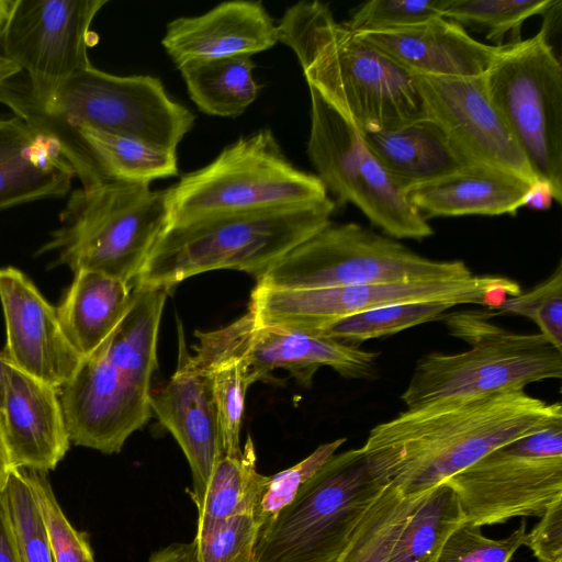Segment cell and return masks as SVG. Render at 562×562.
<instances>
[{
	"label": "cell",
	"instance_id": "1",
	"mask_svg": "<svg viewBox=\"0 0 562 562\" xmlns=\"http://www.w3.org/2000/svg\"><path fill=\"white\" fill-rule=\"evenodd\" d=\"M562 418L560 402L525 391L406 408L374 426L362 448L404 496L428 493L493 449Z\"/></svg>",
	"mask_w": 562,
	"mask_h": 562
},
{
	"label": "cell",
	"instance_id": "2",
	"mask_svg": "<svg viewBox=\"0 0 562 562\" xmlns=\"http://www.w3.org/2000/svg\"><path fill=\"white\" fill-rule=\"evenodd\" d=\"M277 29L308 88L361 134L428 117L414 76L337 22L328 4L300 1Z\"/></svg>",
	"mask_w": 562,
	"mask_h": 562
},
{
	"label": "cell",
	"instance_id": "3",
	"mask_svg": "<svg viewBox=\"0 0 562 562\" xmlns=\"http://www.w3.org/2000/svg\"><path fill=\"white\" fill-rule=\"evenodd\" d=\"M336 207L325 200L284 207L220 214L167 226L135 284L171 290L195 274L220 269L259 278L295 246L324 228Z\"/></svg>",
	"mask_w": 562,
	"mask_h": 562
},
{
	"label": "cell",
	"instance_id": "4",
	"mask_svg": "<svg viewBox=\"0 0 562 562\" xmlns=\"http://www.w3.org/2000/svg\"><path fill=\"white\" fill-rule=\"evenodd\" d=\"M485 311L446 313L449 334L470 347L431 352L417 360L401 395L406 408L524 391L528 384L562 376V351L539 333L517 334L490 322Z\"/></svg>",
	"mask_w": 562,
	"mask_h": 562
},
{
	"label": "cell",
	"instance_id": "5",
	"mask_svg": "<svg viewBox=\"0 0 562 562\" xmlns=\"http://www.w3.org/2000/svg\"><path fill=\"white\" fill-rule=\"evenodd\" d=\"M0 102L32 125L56 128L91 126L176 151L194 124V115L172 100L151 76H116L92 65L68 78L43 105L26 83L8 81Z\"/></svg>",
	"mask_w": 562,
	"mask_h": 562
},
{
	"label": "cell",
	"instance_id": "6",
	"mask_svg": "<svg viewBox=\"0 0 562 562\" xmlns=\"http://www.w3.org/2000/svg\"><path fill=\"white\" fill-rule=\"evenodd\" d=\"M390 482L383 462L362 447L335 453L260 529L254 562H337Z\"/></svg>",
	"mask_w": 562,
	"mask_h": 562
},
{
	"label": "cell",
	"instance_id": "7",
	"mask_svg": "<svg viewBox=\"0 0 562 562\" xmlns=\"http://www.w3.org/2000/svg\"><path fill=\"white\" fill-rule=\"evenodd\" d=\"M60 222L40 252H55L56 265L74 273L90 270L134 283L168 226L165 191L125 182L80 188Z\"/></svg>",
	"mask_w": 562,
	"mask_h": 562
},
{
	"label": "cell",
	"instance_id": "8",
	"mask_svg": "<svg viewBox=\"0 0 562 562\" xmlns=\"http://www.w3.org/2000/svg\"><path fill=\"white\" fill-rule=\"evenodd\" d=\"M168 226L325 200L316 175L296 168L269 128L239 137L209 165L164 190Z\"/></svg>",
	"mask_w": 562,
	"mask_h": 562
},
{
	"label": "cell",
	"instance_id": "9",
	"mask_svg": "<svg viewBox=\"0 0 562 562\" xmlns=\"http://www.w3.org/2000/svg\"><path fill=\"white\" fill-rule=\"evenodd\" d=\"M472 276L462 260L430 259L360 224L330 222L267 269L257 285L316 289L461 280Z\"/></svg>",
	"mask_w": 562,
	"mask_h": 562
},
{
	"label": "cell",
	"instance_id": "10",
	"mask_svg": "<svg viewBox=\"0 0 562 562\" xmlns=\"http://www.w3.org/2000/svg\"><path fill=\"white\" fill-rule=\"evenodd\" d=\"M486 92L537 179L562 201V67L546 25L504 44L483 76Z\"/></svg>",
	"mask_w": 562,
	"mask_h": 562
},
{
	"label": "cell",
	"instance_id": "11",
	"mask_svg": "<svg viewBox=\"0 0 562 562\" xmlns=\"http://www.w3.org/2000/svg\"><path fill=\"white\" fill-rule=\"evenodd\" d=\"M445 483L476 526L541 517L562 498V418L493 449Z\"/></svg>",
	"mask_w": 562,
	"mask_h": 562
},
{
	"label": "cell",
	"instance_id": "12",
	"mask_svg": "<svg viewBox=\"0 0 562 562\" xmlns=\"http://www.w3.org/2000/svg\"><path fill=\"white\" fill-rule=\"evenodd\" d=\"M307 154L326 191L339 203H351L384 235L423 240L430 224L408 203L360 132L313 88Z\"/></svg>",
	"mask_w": 562,
	"mask_h": 562
},
{
	"label": "cell",
	"instance_id": "13",
	"mask_svg": "<svg viewBox=\"0 0 562 562\" xmlns=\"http://www.w3.org/2000/svg\"><path fill=\"white\" fill-rule=\"evenodd\" d=\"M521 286L501 276L461 280L360 284L316 289L256 285L248 312L259 326L317 331L347 316L405 303L442 302L453 306L487 304L496 294L518 295Z\"/></svg>",
	"mask_w": 562,
	"mask_h": 562
},
{
	"label": "cell",
	"instance_id": "14",
	"mask_svg": "<svg viewBox=\"0 0 562 562\" xmlns=\"http://www.w3.org/2000/svg\"><path fill=\"white\" fill-rule=\"evenodd\" d=\"M108 0H15L0 32V53L26 71L27 91L43 105L72 75L91 65V24Z\"/></svg>",
	"mask_w": 562,
	"mask_h": 562
},
{
	"label": "cell",
	"instance_id": "15",
	"mask_svg": "<svg viewBox=\"0 0 562 562\" xmlns=\"http://www.w3.org/2000/svg\"><path fill=\"white\" fill-rule=\"evenodd\" d=\"M428 117L470 164L512 173L529 183L536 175L503 117L492 103L482 77L412 74Z\"/></svg>",
	"mask_w": 562,
	"mask_h": 562
},
{
	"label": "cell",
	"instance_id": "16",
	"mask_svg": "<svg viewBox=\"0 0 562 562\" xmlns=\"http://www.w3.org/2000/svg\"><path fill=\"white\" fill-rule=\"evenodd\" d=\"M150 392L95 350L59 389L70 442L102 453L120 452L149 419Z\"/></svg>",
	"mask_w": 562,
	"mask_h": 562
},
{
	"label": "cell",
	"instance_id": "17",
	"mask_svg": "<svg viewBox=\"0 0 562 562\" xmlns=\"http://www.w3.org/2000/svg\"><path fill=\"white\" fill-rule=\"evenodd\" d=\"M221 330L232 349L244 359L251 384L267 381L276 369L289 371L306 386L322 367H329L348 379L376 375L379 352L314 331L259 326L249 312Z\"/></svg>",
	"mask_w": 562,
	"mask_h": 562
},
{
	"label": "cell",
	"instance_id": "18",
	"mask_svg": "<svg viewBox=\"0 0 562 562\" xmlns=\"http://www.w3.org/2000/svg\"><path fill=\"white\" fill-rule=\"evenodd\" d=\"M0 301L11 366L58 390L67 384L83 358L65 336L56 307L14 267L0 268Z\"/></svg>",
	"mask_w": 562,
	"mask_h": 562
},
{
	"label": "cell",
	"instance_id": "19",
	"mask_svg": "<svg viewBox=\"0 0 562 562\" xmlns=\"http://www.w3.org/2000/svg\"><path fill=\"white\" fill-rule=\"evenodd\" d=\"M170 380L150 392L149 406L182 449L193 477L194 504L204 494L211 473L223 454L217 409L211 376L184 351Z\"/></svg>",
	"mask_w": 562,
	"mask_h": 562
},
{
	"label": "cell",
	"instance_id": "20",
	"mask_svg": "<svg viewBox=\"0 0 562 562\" xmlns=\"http://www.w3.org/2000/svg\"><path fill=\"white\" fill-rule=\"evenodd\" d=\"M13 469L46 473L70 447L59 390L11 366L1 409Z\"/></svg>",
	"mask_w": 562,
	"mask_h": 562
},
{
	"label": "cell",
	"instance_id": "21",
	"mask_svg": "<svg viewBox=\"0 0 562 562\" xmlns=\"http://www.w3.org/2000/svg\"><path fill=\"white\" fill-rule=\"evenodd\" d=\"M279 42L278 29L261 1H225L196 16L167 24L161 44L178 66L190 61L249 56Z\"/></svg>",
	"mask_w": 562,
	"mask_h": 562
},
{
	"label": "cell",
	"instance_id": "22",
	"mask_svg": "<svg viewBox=\"0 0 562 562\" xmlns=\"http://www.w3.org/2000/svg\"><path fill=\"white\" fill-rule=\"evenodd\" d=\"M55 135L81 188L105 182L149 184L178 175L176 151L91 126L56 128L34 125Z\"/></svg>",
	"mask_w": 562,
	"mask_h": 562
},
{
	"label": "cell",
	"instance_id": "23",
	"mask_svg": "<svg viewBox=\"0 0 562 562\" xmlns=\"http://www.w3.org/2000/svg\"><path fill=\"white\" fill-rule=\"evenodd\" d=\"M356 35L411 74L438 77H482L503 47L476 41L443 16Z\"/></svg>",
	"mask_w": 562,
	"mask_h": 562
},
{
	"label": "cell",
	"instance_id": "24",
	"mask_svg": "<svg viewBox=\"0 0 562 562\" xmlns=\"http://www.w3.org/2000/svg\"><path fill=\"white\" fill-rule=\"evenodd\" d=\"M75 173L58 138L18 117H0V211L65 196Z\"/></svg>",
	"mask_w": 562,
	"mask_h": 562
},
{
	"label": "cell",
	"instance_id": "25",
	"mask_svg": "<svg viewBox=\"0 0 562 562\" xmlns=\"http://www.w3.org/2000/svg\"><path fill=\"white\" fill-rule=\"evenodd\" d=\"M529 184L503 170L470 165L404 193L426 221L437 216L515 215Z\"/></svg>",
	"mask_w": 562,
	"mask_h": 562
},
{
	"label": "cell",
	"instance_id": "26",
	"mask_svg": "<svg viewBox=\"0 0 562 562\" xmlns=\"http://www.w3.org/2000/svg\"><path fill=\"white\" fill-rule=\"evenodd\" d=\"M361 135L404 191L470 166L430 117Z\"/></svg>",
	"mask_w": 562,
	"mask_h": 562
},
{
	"label": "cell",
	"instance_id": "27",
	"mask_svg": "<svg viewBox=\"0 0 562 562\" xmlns=\"http://www.w3.org/2000/svg\"><path fill=\"white\" fill-rule=\"evenodd\" d=\"M133 283L90 270L75 272L56 307L65 336L85 359L111 335L126 313Z\"/></svg>",
	"mask_w": 562,
	"mask_h": 562
},
{
	"label": "cell",
	"instance_id": "28",
	"mask_svg": "<svg viewBox=\"0 0 562 562\" xmlns=\"http://www.w3.org/2000/svg\"><path fill=\"white\" fill-rule=\"evenodd\" d=\"M170 289L134 284L130 306L111 335L97 349L136 384L151 391L157 340Z\"/></svg>",
	"mask_w": 562,
	"mask_h": 562
},
{
	"label": "cell",
	"instance_id": "29",
	"mask_svg": "<svg viewBox=\"0 0 562 562\" xmlns=\"http://www.w3.org/2000/svg\"><path fill=\"white\" fill-rule=\"evenodd\" d=\"M199 345L192 358L211 376L217 409L222 451L236 457L243 452L240 427L245 396L251 385L240 355L232 349L221 329L196 333Z\"/></svg>",
	"mask_w": 562,
	"mask_h": 562
},
{
	"label": "cell",
	"instance_id": "30",
	"mask_svg": "<svg viewBox=\"0 0 562 562\" xmlns=\"http://www.w3.org/2000/svg\"><path fill=\"white\" fill-rule=\"evenodd\" d=\"M256 64L249 56L196 60L178 66L188 93L199 110L217 116H237L257 98Z\"/></svg>",
	"mask_w": 562,
	"mask_h": 562
},
{
	"label": "cell",
	"instance_id": "31",
	"mask_svg": "<svg viewBox=\"0 0 562 562\" xmlns=\"http://www.w3.org/2000/svg\"><path fill=\"white\" fill-rule=\"evenodd\" d=\"M256 461L254 442L249 436L239 456H221L201 501L195 504L196 526L241 514H255L269 480L268 475L257 471Z\"/></svg>",
	"mask_w": 562,
	"mask_h": 562
},
{
	"label": "cell",
	"instance_id": "32",
	"mask_svg": "<svg viewBox=\"0 0 562 562\" xmlns=\"http://www.w3.org/2000/svg\"><path fill=\"white\" fill-rule=\"evenodd\" d=\"M465 521L456 492L443 483L411 514L387 562H437L450 535Z\"/></svg>",
	"mask_w": 562,
	"mask_h": 562
},
{
	"label": "cell",
	"instance_id": "33",
	"mask_svg": "<svg viewBox=\"0 0 562 562\" xmlns=\"http://www.w3.org/2000/svg\"><path fill=\"white\" fill-rule=\"evenodd\" d=\"M426 494L407 497L390 482L361 518L337 562H387L403 527Z\"/></svg>",
	"mask_w": 562,
	"mask_h": 562
},
{
	"label": "cell",
	"instance_id": "34",
	"mask_svg": "<svg viewBox=\"0 0 562 562\" xmlns=\"http://www.w3.org/2000/svg\"><path fill=\"white\" fill-rule=\"evenodd\" d=\"M560 0H443L442 16L462 27L485 32L494 46H502L507 34L512 43L520 41L522 23L530 16L546 14ZM510 43V44H512Z\"/></svg>",
	"mask_w": 562,
	"mask_h": 562
},
{
	"label": "cell",
	"instance_id": "35",
	"mask_svg": "<svg viewBox=\"0 0 562 562\" xmlns=\"http://www.w3.org/2000/svg\"><path fill=\"white\" fill-rule=\"evenodd\" d=\"M453 307L450 303L420 302L383 306L353 314L314 331L334 340L358 346L411 327L439 321Z\"/></svg>",
	"mask_w": 562,
	"mask_h": 562
},
{
	"label": "cell",
	"instance_id": "36",
	"mask_svg": "<svg viewBox=\"0 0 562 562\" xmlns=\"http://www.w3.org/2000/svg\"><path fill=\"white\" fill-rule=\"evenodd\" d=\"M3 493L22 561L54 562L47 527L27 471L13 469Z\"/></svg>",
	"mask_w": 562,
	"mask_h": 562
},
{
	"label": "cell",
	"instance_id": "37",
	"mask_svg": "<svg viewBox=\"0 0 562 562\" xmlns=\"http://www.w3.org/2000/svg\"><path fill=\"white\" fill-rule=\"evenodd\" d=\"M260 531L254 513L196 526L198 562H254Z\"/></svg>",
	"mask_w": 562,
	"mask_h": 562
},
{
	"label": "cell",
	"instance_id": "38",
	"mask_svg": "<svg viewBox=\"0 0 562 562\" xmlns=\"http://www.w3.org/2000/svg\"><path fill=\"white\" fill-rule=\"evenodd\" d=\"M486 315H520L531 319L540 335L562 351V263L527 293L509 296L485 311Z\"/></svg>",
	"mask_w": 562,
	"mask_h": 562
},
{
	"label": "cell",
	"instance_id": "39",
	"mask_svg": "<svg viewBox=\"0 0 562 562\" xmlns=\"http://www.w3.org/2000/svg\"><path fill=\"white\" fill-rule=\"evenodd\" d=\"M27 475L47 527L54 562H95L87 533L67 519L44 473L27 471Z\"/></svg>",
	"mask_w": 562,
	"mask_h": 562
},
{
	"label": "cell",
	"instance_id": "40",
	"mask_svg": "<svg viewBox=\"0 0 562 562\" xmlns=\"http://www.w3.org/2000/svg\"><path fill=\"white\" fill-rule=\"evenodd\" d=\"M443 0H371L358 5L344 25L356 34L393 31L442 16Z\"/></svg>",
	"mask_w": 562,
	"mask_h": 562
},
{
	"label": "cell",
	"instance_id": "41",
	"mask_svg": "<svg viewBox=\"0 0 562 562\" xmlns=\"http://www.w3.org/2000/svg\"><path fill=\"white\" fill-rule=\"evenodd\" d=\"M526 537L524 520L509 536L498 540L485 537L480 526L465 520L447 539L437 562H509Z\"/></svg>",
	"mask_w": 562,
	"mask_h": 562
},
{
	"label": "cell",
	"instance_id": "42",
	"mask_svg": "<svg viewBox=\"0 0 562 562\" xmlns=\"http://www.w3.org/2000/svg\"><path fill=\"white\" fill-rule=\"evenodd\" d=\"M346 441L339 438L318 446L308 457L272 476L255 510L260 529L269 524L283 507L292 502L300 487L330 458Z\"/></svg>",
	"mask_w": 562,
	"mask_h": 562
},
{
	"label": "cell",
	"instance_id": "43",
	"mask_svg": "<svg viewBox=\"0 0 562 562\" xmlns=\"http://www.w3.org/2000/svg\"><path fill=\"white\" fill-rule=\"evenodd\" d=\"M527 532V546L539 562H562V498L554 501Z\"/></svg>",
	"mask_w": 562,
	"mask_h": 562
},
{
	"label": "cell",
	"instance_id": "44",
	"mask_svg": "<svg viewBox=\"0 0 562 562\" xmlns=\"http://www.w3.org/2000/svg\"><path fill=\"white\" fill-rule=\"evenodd\" d=\"M0 562H23L14 539L3 492L0 494Z\"/></svg>",
	"mask_w": 562,
	"mask_h": 562
},
{
	"label": "cell",
	"instance_id": "45",
	"mask_svg": "<svg viewBox=\"0 0 562 562\" xmlns=\"http://www.w3.org/2000/svg\"><path fill=\"white\" fill-rule=\"evenodd\" d=\"M553 201L557 202V196L551 184L538 179L529 184L522 206L535 211H547L551 207Z\"/></svg>",
	"mask_w": 562,
	"mask_h": 562
},
{
	"label": "cell",
	"instance_id": "46",
	"mask_svg": "<svg viewBox=\"0 0 562 562\" xmlns=\"http://www.w3.org/2000/svg\"><path fill=\"white\" fill-rule=\"evenodd\" d=\"M148 562H198L195 546L191 543H175L155 552Z\"/></svg>",
	"mask_w": 562,
	"mask_h": 562
},
{
	"label": "cell",
	"instance_id": "47",
	"mask_svg": "<svg viewBox=\"0 0 562 562\" xmlns=\"http://www.w3.org/2000/svg\"><path fill=\"white\" fill-rule=\"evenodd\" d=\"M13 470L5 441L2 416L0 413V494L4 491L11 471Z\"/></svg>",
	"mask_w": 562,
	"mask_h": 562
},
{
	"label": "cell",
	"instance_id": "48",
	"mask_svg": "<svg viewBox=\"0 0 562 562\" xmlns=\"http://www.w3.org/2000/svg\"><path fill=\"white\" fill-rule=\"evenodd\" d=\"M21 68L0 53V87L21 72Z\"/></svg>",
	"mask_w": 562,
	"mask_h": 562
},
{
	"label": "cell",
	"instance_id": "49",
	"mask_svg": "<svg viewBox=\"0 0 562 562\" xmlns=\"http://www.w3.org/2000/svg\"><path fill=\"white\" fill-rule=\"evenodd\" d=\"M11 368V363L4 356L3 351L0 352V413L3 405V397L5 392L7 379L9 375V371Z\"/></svg>",
	"mask_w": 562,
	"mask_h": 562
},
{
	"label": "cell",
	"instance_id": "50",
	"mask_svg": "<svg viewBox=\"0 0 562 562\" xmlns=\"http://www.w3.org/2000/svg\"><path fill=\"white\" fill-rule=\"evenodd\" d=\"M14 3L15 0H0V32L5 26Z\"/></svg>",
	"mask_w": 562,
	"mask_h": 562
}]
</instances>
